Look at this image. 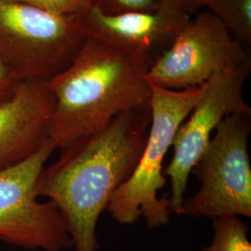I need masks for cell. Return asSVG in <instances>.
I'll list each match as a JSON object with an SVG mask.
<instances>
[{"label": "cell", "mask_w": 251, "mask_h": 251, "mask_svg": "<svg viewBox=\"0 0 251 251\" xmlns=\"http://www.w3.org/2000/svg\"><path fill=\"white\" fill-rule=\"evenodd\" d=\"M204 85L177 90L150 84L151 123L144 150L133 173L117 189L107 206L118 224L133 225L143 217L149 229L169 225V194L158 198L167 183L163 162L179 126L201 98Z\"/></svg>", "instance_id": "3957f363"}, {"label": "cell", "mask_w": 251, "mask_h": 251, "mask_svg": "<svg viewBox=\"0 0 251 251\" xmlns=\"http://www.w3.org/2000/svg\"><path fill=\"white\" fill-rule=\"evenodd\" d=\"M61 16H78L93 6L92 0H9Z\"/></svg>", "instance_id": "4fadbf2b"}, {"label": "cell", "mask_w": 251, "mask_h": 251, "mask_svg": "<svg viewBox=\"0 0 251 251\" xmlns=\"http://www.w3.org/2000/svg\"><path fill=\"white\" fill-rule=\"evenodd\" d=\"M206 8L237 42L251 45V0H209Z\"/></svg>", "instance_id": "8fae6325"}, {"label": "cell", "mask_w": 251, "mask_h": 251, "mask_svg": "<svg viewBox=\"0 0 251 251\" xmlns=\"http://www.w3.org/2000/svg\"><path fill=\"white\" fill-rule=\"evenodd\" d=\"M93 5L105 14L132 11H151L158 9L161 0H92Z\"/></svg>", "instance_id": "5bb4252c"}, {"label": "cell", "mask_w": 251, "mask_h": 251, "mask_svg": "<svg viewBox=\"0 0 251 251\" xmlns=\"http://www.w3.org/2000/svg\"><path fill=\"white\" fill-rule=\"evenodd\" d=\"M213 238L200 251H251L249 227L238 216H223L212 220Z\"/></svg>", "instance_id": "7c38bea8"}, {"label": "cell", "mask_w": 251, "mask_h": 251, "mask_svg": "<svg viewBox=\"0 0 251 251\" xmlns=\"http://www.w3.org/2000/svg\"><path fill=\"white\" fill-rule=\"evenodd\" d=\"M209 0H161L162 3L178 9L191 16L203 7H206Z\"/></svg>", "instance_id": "2e32d148"}, {"label": "cell", "mask_w": 251, "mask_h": 251, "mask_svg": "<svg viewBox=\"0 0 251 251\" xmlns=\"http://www.w3.org/2000/svg\"><path fill=\"white\" fill-rule=\"evenodd\" d=\"M251 71V61L240 66L221 69L204 85L201 98L179 126L173 143V156L165 169L171 179L170 213L179 214L188 185L189 177L214 133L225 117L233 114L251 113L244 99L243 88Z\"/></svg>", "instance_id": "52a82bcc"}, {"label": "cell", "mask_w": 251, "mask_h": 251, "mask_svg": "<svg viewBox=\"0 0 251 251\" xmlns=\"http://www.w3.org/2000/svg\"><path fill=\"white\" fill-rule=\"evenodd\" d=\"M149 69L133 55L89 36L69 66L49 80L54 97L49 139L63 150L122 113L149 106Z\"/></svg>", "instance_id": "7a4b0ae2"}, {"label": "cell", "mask_w": 251, "mask_h": 251, "mask_svg": "<svg viewBox=\"0 0 251 251\" xmlns=\"http://www.w3.org/2000/svg\"><path fill=\"white\" fill-rule=\"evenodd\" d=\"M49 140L25 161L0 171V240L30 251H63L72 240L51 201L38 200L37 181L56 150Z\"/></svg>", "instance_id": "8992f818"}, {"label": "cell", "mask_w": 251, "mask_h": 251, "mask_svg": "<svg viewBox=\"0 0 251 251\" xmlns=\"http://www.w3.org/2000/svg\"><path fill=\"white\" fill-rule=\"evenodd\" d=\"M251 61V54L209 10L198 13L145 75L152 85L185 90L205 84L221 69Z\"/></svg>", "instance_id": "ba28073f"}, {"label": "cell", "mask_w": 251, "mask_h": 251, "mask_svg": "<svg viewBox=\"0 0 251 251\" xmlns=\"http://www.w3.org/2000/svg\"><path fill=\"white\" fill-rule=\"evenodd\" d=\"M53 105L49 80L22 81L0 102V171L25 161L50 140Z\"/></svg>", "instance_id": "30bf717a"}, {"label": "cell", "mask_w": 251, "mask_h": 251, "mask_svg": "<svg viewBox=\"0 0 251 251\" xmlns=\"http://www.w3.org/2000/svg\"><path fill=\"white\" fill-rule=\"evenodd\" d=\"M251 113L230 115L220 123L192 171L200 188L184 199L179 214L251 218Z\"/></svg>", "instance_id": "5b68a950"}, {"label": "cell", "mask_w": 251, "mask_h": 251, "mask_svg": "<svg viewBox=\"0 0 251 251\" xmlns=\"http://www.w3.org/2000/svg\"><path fill=\"white\" fill-rule=\"evenodd\" d=\"M19 83L20 81L13 75L0 57V102L11 97Z\"/></svg>", "instance_id": "9a60e30c"}, {"label": "cell", "mask_w": 251, "mask_h": 251, "mask_svg": "<svg viewBox=\"0 0 251 251\" xmlns=\"http://www.w3.org/2000/svg\"><path fill=\"white\" fill-rule=\"evenodd\" d=\"M78 18L88 37L131 54L150 67L192 19L162 2L154 10L120 14H105L93 5Z\"/></svg>", "instance_id": "9c48e42d"}, {"label": "cell", "mask_w": 251, "mask_h": 251, "mask_svg": "<svg viewBox=\"0 0 251 251\" xmlns=\"http://www.w3.org/2000/svg\"><path fill=\"white\" fill-rule=\"evenodd\" d=\"M151 123L150 107L122 113L98 133L63 150L44 168L37 193L63 216L74 251H97V225L114 194L139 162Z\"/></svg>", "instance_id": "6da1fadb"}, {"label": "cell", "mask_w": 251, "mask_h": 251, "mask_svg": "<svg viewBox=\"0 0 251 251\" xmlns=\"http://www.w3.org/2000/svg\"><path fill=\"white\" fill-rule=\"evenodd\" d=\"M87 38L78 16L0 0V57L20 82L50 80L69 66Z\"/></svg>", "instance_id": "277c9868"}]
</instances>
